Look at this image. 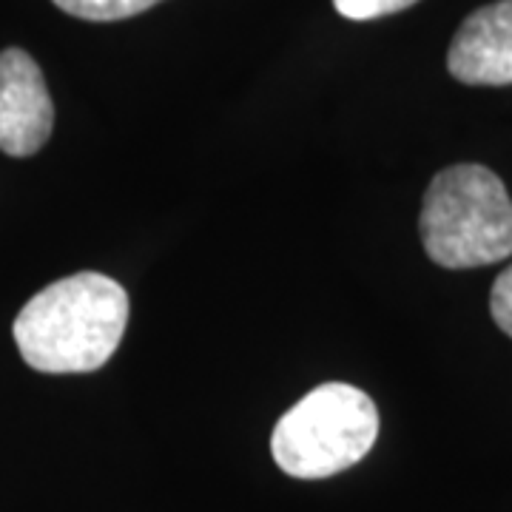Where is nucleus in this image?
I'll list each match as a JSON object with an SVG mask.
<instances>
[{
  "instance_id": "nucleus-1",
  "label": "nucleus",
  "mask_w": 512,
  "mask_h": 512,
  "mask_svg": "<svg viewBox=\"0 0 512 512\" xmlns=\"http://www.w3.org/2000/svg\"><path fill=\"white\" fill-rule=\"evenodd\" d=\"M126 325V288L106 274L80 271L35 293L12 333L32 370L92 373L120 348Z\"/></svg>"
},
{
  "instance_id": "nucleus-2",
  "label": "nucleus",
  "mask_w": 512,
  "mask_h": 512,
  "mask_svg": "<svg viewBox=\"0 0 512 512\" xmlns=\"http://www.w3.org/2000/svg\"><path fill=\"white\" fill-rule=\"evenodd\" d=\"M427 256L450 271L512 256V200L490 168L450 165L433 177L419 217Z\"/></svg>"
},
{
  "instance_id": "nucleus-3",
  "label": "nucleus",
  "mask_w": 512,
  "mask_h": 512,
  "mask_svg": "<svg viewBox=\"0 0 512 512\" xmlns=\"http://www.w3.org/2000/svg\"><path fill=\"white\" fill-rule=\"evenodd\" d=\"M379 439V410L365 390L345 382L313 387L276 421L271 453L291 478H330L345 473Z\"/></svg>"
},
{
  "instance_id": "nucleus-4",
  "label": "nucleus",
  "mask_w": 512,
  "mask_h": 512,
  "mask_svg": "<svg viewBox=\"0 0 512 512\" xmlns=\"http://www.w3.org/2000/svg\"><path fill=\"white\" fill-rule=\"evenodd\" d=\"M55 126V106L46 77L23 49L0 52V151L32 157L46 146Z\"/></svg>"
},
{
  "instance_id": "nucleus-5",
  "label": "nucleus",
  "mask_w": 512,
  "mask_h": 512,
  "mask_svg": "<svg viewBox=\"0 0 512 512\" xmlns=\"http://www.w3.org/2000/svg\"><path fill=\"white\" fill-rule=\"evenodd\" d=\"M447 69L467 86H510L512 0L481 6L461 23L447 52Z\"/></svg>"
},
{
  "instance_id": "nucleus-6",
  "label": "nucleus",
  "mask_w": 512,
  "mask_h": 512,
  "mask_svg": "<svg viewBox=\"0 0 512 512\" xmlns=\"http://www.w3.org/2000/svg\"><path fill=\"white\" fill-rule=\"evenodd\" d=\"M66 15L94 23H111V20H126L146 12L163 0H52Z\"/></svg>"
},
{
  "instance_id": "nucleus-7",
  "label": "nucleus",
  "mask_w": 512,
  "mask_h": 512,
  "mask_svg": "<svg viewBox=\"0 0 512 512\" xmlns=\"http://www.w3.org/2000/svg\"><path fill=\"white\" fill-rule=\"evenodd\" d=\"M419 0H333L336 12L348 20H376L396 15Z\"/></svg>"
},
{
  "instance_id": "nucleus-8",
  "label": "nucleus",
  "mask_w": 512,
  "mask_h": 512,
  "mask_svg": "<svg viewBox=\"0 0 512 512\" xmlns=\"http://www.w3.org/2000/svg\"><path fill=\"white\" fill-rule=\"evenodd\" d=\"M490 311H493L495 325L512 339V265L495 279L493 293H490Z\"/></svg>"
}]
</instances>
